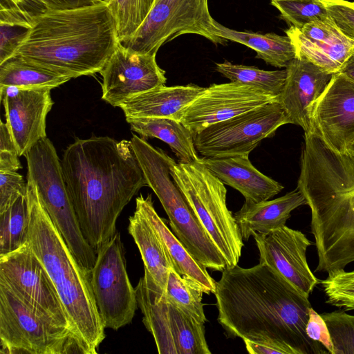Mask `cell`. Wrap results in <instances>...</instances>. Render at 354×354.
I'll list each match as a JSON object with an SVG mask.
<instances>
[{"instance_id": "19", "label": "cell", "mask_w": 354, "mask_h": 354, "mask_svg": "<svg viewBox=\"0 0 354 354\" xmlns=\"http://www.w3.org/2000/svg\"><path fill=\"white\" fill-rule=\"evenodd\" d=\"M49 88H0L6 124L17 146L19 156L46 137V120L54 104Z\"/></svg>"}, {"instance_id": "43", "label": "cell", "mask_w": 354, "mask_h": 354, "mask_svg": "<svg viewBox=\"0 0 354 354\" xmlns=\"http://www.w3.org/2000/svg\"><path fill=\"white\" fill-rule=\"evenodd\" d=\"M46 9L53 10H66L82 7L91 6L100 1L97 0H37Z\"/></svg>"}, {"instance_id": "41", "label": "cell", "mask_w": 354, "mask_h": 354, "mask_svg": "<svg viewBox=\"0 0 354 354\" xmlns=\"http://www.w3.org/2000/svg\"><path fill=\"white\" fill-rule=\"evenodd\" d=\"M28 29L0 24V64L13 57Z\"/></svg>"}, {"instance_id": "42", "label": "cell", "mask_w": 354, "mask_h": 354, "mask_svg": "<svg viewBox=\"0 0 354 354\" xmlns=\"http://www.w3.org/2000/svg\"><path fill=\"white\" fill-rule=\"evenodd\" d=\"M306 332L311 339L321 344L330 354H334L333 344L326 324L321 315L313 308L309 311Z\"/></svg>"}, {"instance_id": "45", "label": "cell", "mask_w": 354, "mask_h": 354, "mask_svg": "<svg viewBox=\"0 0 354 354\" xmlns=\"http://www.w3.org/2000/svg\"><path fill=\"white\" fill-rule=\"evenodd\" d=\"M339 72L354 82V53L346 60Z\"/></svg>"}, {"instance_id": "44", "label": "cell", "mask_w": 354, "mask_h": 354, "mask_svg": "<svg viewBox=\"0 0 354 354\" xmlns=\"http://www.w3.org/2000/svg\"><path fill=\"white\" fill-rule=\"evenodd\" d=\"M246 350L251 354H286V352L277 347L249 339H243Z\"/></svg>"}, {"instance_id": "37", "label": "cell", "mask_w": 354, "mask_h": 354, "mask_svg": "<svg viewBox=\"0 0 354 354\" xmlns=\"http://www.w3.org/2000/svg\"><path fill=\"white\" fill-rule=\"evenodd\" d=\"M45 9L37 0H0V24L28 29L32 17Z\"/></svg>"}, {"instance_id": "13", "label": "cell", "mask_w": 354, "mask_h": 354, "mask_svg": "<svg viewBox=\"0 0 354 354\" xmlns=\"http://www.w3.org/2000/svg\"><path fill=\"white\" fill-rule=\"evenodd\" d=\"M91 283L105 328L117 330L132 322L138 306L136 292L128 276L118 232L97 250Z\"/></svg>"}, {"instance_id": "24", "label": "cell", "mask_w": 354, "mask_h": 354, "mask_svg": "<svg viewBox=\"0 0 354 354\" xmlns=\"http://www.w3.org/2000/svg\"><path fill=\"white\" fill-rule=\"evenodd\" d=\"M204 89L193 84L162 85L129 98L118 107L126 118H167L180 121L183 111Z\"/></svg>"}, {"instance_id": "8", "label": "cell", "mask_w": 354, "mask_h": 354, "mask_svg": "<svg viewBox=\"0 0 354 354\" xmlns=\"http://www.w3.org/2000/svg\"><path fill=\"white\" fill-rule=\"evenodd\" d=\"M1 354H88L66 327L35 311L0 279Z\"/></svg>"}, {"instance_id": "10", "label": "cell", "mask_w": 354, "mask_h": 354, "mask_svg": "<svg viewBox=\"0 0 354 354\" xmlns=\"http://www.w3.org/2000/svg\"><path fill=\"white\" fill-rule=\"evenodd\" d=\"M136 288L142 322L160 354H210L204 324L173 304L145 270Z\"/></svg>"}, {"instance_id": "25", "label": "cell", "mask_w": 354, "mask_h": 354, "mask_svg": "<svg viewBox=\"0 0 354 354\" xmlns=\"http://www.w3.org/2000/svg\"><path fill=\"white\" fill-rule=\"evenodd\" d=\"M307 205L302 192L297 188L273 200L243 203L234 214L242 239L248 241L254 233H268L286 225L290 213Z\"/></svg>"}, {"instance_id": "16", "label": "cell", "mask_w": 354, "mask_h": 354, "mask_svg": "<svg viewBox=\"0 0 354 354\" xmlns=\"http://www.w3.org/2000/svg\"><path fill=\"white\" fill-rule=\"evenodd\" d=\"M156 56L133 50L119 42L100 71L102 99L119 106L136 95L165 85V71L158 65Z\"/></svg>"}, {"instance_id": "5", "label": "cell", "mask_w": 354, "mask_h": 354, "mask_svg": "<svg viewBox=\"0 0 354 354\" xmlns=\"http://www.w3.org/2000/svg\"><path fill=\"white\" fill-rule=\"evenodd\" d=\"M28 243L47 271L69 321L71 330L95 354L105 338L91 283V272L73 256L53 223L35 183L27 178Z\"/></svg>"}, {"instance_id": "1", "label": "cell", "mask_w": 354, "mask_h": 354, "mask_svg": "<svg viewBox=\"0 0 354 354\" xmlns=\"http://www.w3.org/2000/svg\"><path fill=\"white\" fill-rule=\"evenodd\" d=\"M214 295L218 323L230 338L267 344L286 354H325L306 334L308 297L267 264L226 268Z\"/></svg>"}, {"instance_id": "32", "label": "cell", "mask_w": 354, "mask_h": 354, "mask_svg": "<svg viewBox=\"0 0 354 354\" xmlns=\"http://www.w3.org/2000/svg\"><path fill=\"white\" fill-rule=\"evenodd\" d=\"M165 292L173 304L198 322L205 324L207 321L203 304L204 292L174 268L169 270Z\"/></svg>"}, {"instance_id": "9", "label": "cell", "mask_w": 354, "mask_h": 354, "mask_svg": "<svg viewBox=\"0 0 354 354\" xmlns=\"http://www.w3.org/2000/svg\"><path fill=\"white\" fill-rule=\"evenodd\" d=\"M173 158L165 153L149 156L141 164L149 186L167 214L171 232L191 255L207 269L223 272L225 261L188 205L170 174Z\"/></svg>"}, {"instance_id": "28", "label": "cell", "mask_w": 354, "mask_h": 354, "mask_svg": "<svg viewBox=\"0 0 354 354\" xmlns=\"http://www.w3.org/2000/svg\"><path fill=\"white\" fill-rule=\"evenodd\" d=\"M219 35L227 39L250 47L257 53V57L278 68H286L296 57L290 39L275 33L260 34L251 31L230 29L216 21Z\"/></svg>"}, {"instance_id": "29", "label": "cell", "mask_w": 354, "mask_h": 354, "mask_svg": "<svg viewBox=\"0 0 354 354\" xmlns=\"http://www.w3.org/2000/svg\"><path fill=\"white\" fill-rule=\"evenodd\" d=\"M72 78L13 57L0 64V88H54Z\"/></svg>"}, {"instance_id": "35", "label": "cell", "mask_w": 354, "mask_h": 354, "mask_svg": "<svg viewBox=\"0 0 354 354\" xmlns=\"http://www.w3.org/2000/svg\"><path fill=\"white\" fill-rule=\"evenodd\" d=\"M319 283L327 304L345 311L354 310V270L341 269L328 273Z\"/></svg>"}, {"instance_id": "31", "label": "cell", "mask_w": 354, "mask_h": 354, "mask_svg": "<svg viewBox=\"0 0 354 354\" xmlns=\"http://www.w3.org/2000/svg\"><path fill=\"white\" fill-rule=\"evenodd\" d=\"M28 209L26 195H21L0 213V256L12 252L28 241Z\"/></svg>"}, {"instance_id": "26", "label": "cell", "mask_w": 354, "mask_h": 354, "mask_svg": "<svg viewBox=\"0 0 354 354\" xmlns=\"http://www.w3.org/2000/svg\"><path fill=\"white\" fill-rule=\"evenodd\" d=\"M128 231L133 237L147 270L164 291L174 264L158 235L145 216L136 209L129 218Z\"/></svg>"}, {"instance_id": "36", "label": "cell", "mask_w": 354, "mask_h": 354, "mask_svg": "<svg viewBox=\"0 0 354 354\" xmlns=\"http://www.w3.org/2000/svg\"><path fill=\"white\" fill-rule=\"evenodd\" d=\"M321 316L328 328L334 354H354V315L338 310Z\"/></svg>"}, {"instance_id": "12", "label": "cell", "mask_w": 354, "mask_h": 354, "mask_svg": "<svg viewBox=\"0 0 354 354\" xmlns=\"http://www.w3.org/2000/svg\"><path fill=\"white\" fill-rule=\"evenodd\" d=\"M287 124L291 121L281 104L273 102L208 126L194 136V145L206 158L249 156Z\"/></svg>"}, {"instance_id": "40", "label": "cell", "mask_w": 354, "mask_h": 354, "mask_svg": "<svg viewBox=\"0 0 354 354\" xmlns=\"http://www.w3.org/2000/svg\"><path fill=\"white\" fill-rule=\"evenodd\" d=\"M17 146L9 131L3 121L0 124V171H17L21 165Z\"/></svg>"}, {"instance_id": "2", "label": "cell", "mask_w": 354, "mask_h": 354, "mask_svg": "<svg viewBox=\"0 0 354 354\" xmlns=\"http://www.w3.org/2000/svg\"><path fill=\"white\" fill-rule=\"evenodd\" d=\"M61 166L83 235L97 253L116 233L124 207L147 186L143 171L130 140L109 136L76 139Z\"/></svg>"}, {"instance_id": "15", "label": "cell", "mask_w": 354, "mask_h": 354, "mask_svg": "<svg viewBox=\"0 0 354 354\" xmlns=\"http://www.w3.org/2000/svg\"><path fill=\"white\" fill-rule=\"evenodd\" d=\"M277 101V96L237 82L213 84L183 111L180 122L194 136L209 125Z\"/></svg>"}, {"instance_id": "34", "label": "cell", "mask_w": 354, "mask_h": 354, "mask_svg": "<svg viewBox=\"0 0 354 354\" xmlns=\"http://www.w3.org/2000/svg\"><path fill=\"white\" fill-rule=\"evenodd\" d=\"M280 17L290 26L301 29L312 21L323 19L329 13L322 0H271Z\"/></svg>"}, {"instance_id": "11", "label": "cell", "mask_w": 354, "mask_h": 354, "mask_svg": "<svg viewBox=\"0 0 354 354\" xmlns=\"http://www.w3.org/2000/svg\"><path fill=\"white\" fill-rule=\"evenodd\" d=\"M216 21L208 0H155L142 25L121 44L137 52L156 55L165 43L182 35L195 34L225 45L227 40L219 35Z\"/></svg>"}, {"instance_id": "7", "label": "cell", "mask_w": 354, "mask_h": 354, "mask_svg": "<svg viewBox=\"0 0 354 354\" xmlns=\"http://www.w3.org/2000/svg\"><path fill=\"white\" fill-rule=\"evenodd\" d=\"M24 156L27 178L35 183L46 210L73 256L84 269L91 272L97 253L83 235L55 146L46 137Z\"/></svg>"}, {"instance_id": "14", "label": "cell", "mask_w": 354, "mask_h": 354, "mask_svg": "<svg viewBox=\"0 0 354 354\" xmlns=\"http://www.w3.org/2000/svg\"><path fill=\"white\" fill-rule=\"evenodd\" d=\"M0 279L38 313L71 332L55 286L28 241L0 256Z\"/></svg>"}, {"instance_id": "30", "label": "cell", "mask_w": 354, "mask_h": 354, "mask_svg": "<svg viewBox=\"0 0 354 354\" xmlns=\"http://www.w3.org/2000/svg\"><path fill=\"white\" fill-rule=\"evenodd\" d=\"M216 70L231 82L252 86L279 97L287 76L286 69L265 71L227 61L216 63Z\"/></svg>"}, {"instance_id": "23", "label": "cell", "mask_w": 354, "mask_h": 354, "mask_svg": "<svg viewBox=\"0 0 354 354\" xmlns=\"http://www.w3.org/2000/svg\"><path fill=\"white\" fill-rule=\"evenodd\" d=\"M136 209L142 214L154 229L165 245L175 270L204 293L216 292V281L209 275L207 268L199 263L188 252L164 220L156 212L151 194L136 198Z\"/></svg>"}, {"instance_id": "18", "label": "cell", "mask_w": 354, "mask_h": 354, "mask_svg": "<svg viewBox=\"0 0 354 354\" xmlns=\"http://www.w3.org/2000/svg\"><path fill=\"white\" fill-rule=\"evenodd\" d=\"M310 131L341 153H347L354 140V82L342 73L333 75L315 102Z\"/></svg>"}, {"instance_id": "33", "label": "cell", "mask_w": 354, "mask_h": 354, "mask_svg": "<svg viewBox=\"0 0 354 354\" xmlns=\"http://www.w3.org/2000/svg\"><path fill=\"white\" fill-rule=\"evenodd\" d=\"M155 0H111L108 6L115 19L119 41L130 38L142 25Z\"/></svg>"}, {"instance_id": "20", "label": "cell", "mask_w": 354, "mask_h": 354, "mask_svg": "<svg viewBox=\"0 0 354 354\" xmlns=\"http://www.w3.org/2000/svg\"><path fill=\"white\" fill-rule=\"evenodd\" d=\"M296 52V58L305 59L323 70L339 72L354 53V41L344 35L330 16L285 30Z\"/></svg>"}, {"instance_id": "46", "label": "cell", "mask_w": 354, "mask_h": 354, "mask_svg": "<svg viewBox=\"0 0 354 354\" xmlns=\"http://www.w3.org/2000/svg\"><path fill=\"white\" fill-rule=\"evenodd\" d=\"M347 152L354 156V140L352 142V143L349 146Z\"/></svg>"}, {"instance_id": "38", "label": "cell", "mask_w": 354, "mask_h": 354, "mask_svg": "<svg viewBox=\"0 0 354 354\" xmlns=\"http://www.w3.org/2000/svg\"><path fill=\"white\" fill-rule=\"evenodd\" d=\"M337 26L350 39L354 41V1L322 0Z\"/></svg>"}, {"instance_id": "27", "label": "cell", "mask_w": 354, "mask_h": 354, "mask_svg": "<svg viewBox=\"0 0 354 354\" xmlns=\"http://www.w3.org/2000/svg\"><path fill=\"white\" fill-rule=\"evenodd\" d=\"M126 120L141 138H156L167 143L178 162L190 163L199 159L194 136L180 121L167 118H127Z\"/></svg>"}, {"instance_id": "6", "label": "cell", "mask_w": 354, "mask_h": 354, "mask_svg": "<svg viewBox=\"0 0 354 354\" xmlns=\"http://www.w3.org/2000/svg\"><path fill=\"white\" fill-rule=\"evenodd\" d=\"M170 174L219 252L227 268L236 266L243 247L234 214L227 208L225 184L198 159L170 165Z\"/></svg>"}, {"instance_id": "3", "label": "cell", "mask_w": 354, "mask_h": 354, "mask_svg": "<svg viewBox=\"0 0 354 354\" xmlns=\"http://www.w3.org/2000/svg\"><path fill=\"white\" fill-rule=\"evenodd\" d=\"M297 188L311 212L315 271L344 269L354 261V156L335 151L313 131L305 133Z\"/></svg>"}, {"instance_id": "17", "label": "cell", "mask_w": 354, "mask_h": 354, "mask_svg": "<svg viewBox=\"0 0 354 354\" xmlns=\"http://www.w3.org/2000/svg\"><path fill=\"white\" fill-rule=\"evenodd\" d=\"M252 236L259 250V263L268 265L309 297L320 281L307 263L306 250L313 243L306 236L286 225Z\"/></svg>"}, {"instance_id": "47", "label": "cell", "mask_w": 354, "mask_h": 354, "mask_svg": "<svg viewBox=\"0 0 354 354\" xmlns=\"http://www.w3.org/2000/svg\"><path fill=\"white\" fill-rule=\"evenodd\" d=\"M100 2L104 3H109L111 0H97Z\"/></svg>"}, {"instance_id": "22", "label": "cell", "mask_w": 354, "mask_h": 354, "mask_svg": "<svg viewBox=\"0 0 354 354\" xmlns=\"http://www.w3.org/2000/svg\"><path fill=\"white\" fill-rule=\"evenodd\" d=\"M200 161L224 184L239 191L248 203L267 201L283 187L259 171L249 156L200 158Z\"/></svg>"}, {"instance_id": "39", "label": "cell", "mask_w": 354, "mask_h": 354, "mask_svg": "<svg viewBox=\"0 0 354 354\" xmlns=\"http://www.w3.org/2000/svg\"><path fill=\"white\" fill-rule=\"evenodd\" d=\"M26 193V183L21 174L13 171H0V213Z\"/></svg>"}, {"instance_id": "21", "label": "cell", "mask_w": 354, "mask_h": 354, "mask_svg": "<svg viewBox=\"0 0 354 354\" xmlns=\"http://www.w3.org/2000/svg\"><path fill=\"white\" fill-rule=\"evenodd\" d=\"M286 69V80L279 102L291 124L301 127L305 133H308L315 102L335 73H328L307 59L296 57Z\"/></svg>"}, {"instance_id": "4", "label": "cell", "mask_w": 354, "mask_h": 354, "mask_svg": "<svg viewBox=\"0 0 354 354\" xmlns=\"http://www.w3.org/2000/svg\"><path fill=\"white\" fill-rule=\"evenodd\" d=\"M119 42L107 3L45 9L32 17L13 57L73 79L100 73Z\"/></svg>"}]
</instances>
